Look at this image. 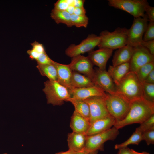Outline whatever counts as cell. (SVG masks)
Wrapping results in <instances>:
<instances>
[{
    "label": "cell",
    "mask_w": 154,
    "mask_h": 154,
    "mask_svg": "<svg viewBox=\"0 0 154 154\" xmlns=\"http://www.w3.org/2000/svg\"><path fill=\"white\" fill-rule=\"evenodd\" d=\"M154 114V103L143 98L131 102L129 110L125 118L116 122L114 126L119 129L131 124H140Z\"/></svg>",
    "instance_id": "6da1fadb"
},
{
    "label": "cell",
    "mask_w": 154,
    "mask_h": 154,
    "mask_svg": "<svg viewBox=\"0 0 154 154\" xmlns=\"http://www.w3.org/2000/svg\"><path fill=\"white\" fill-rule=\"evenodd\" d=\"M104 98L107 110L116 122L123 119L129 110L131 102L117 92L113 94L106 93Z\"/></svg>",
    "instance_id": "7a4b0ae2"
},
{
    "label": "cell",
    "mask_w": 154,
    "mask_h": 154,
    "mask_svg": "<svg viewBox=\"0 0 154 154\" xmlns=\"http://www.w3.org/2000/svg\"><path fill=\"white\" fill-rule=\"evenodd\" d=\"M116 89L131 102L143 98L142 83L134 72L129 71L116 85Z\"/></svg>",
    "instance_id": "3957f363"
},
{
    "label": "cell",
    "mask_w": 154,
    "mask_h": 154,
    "mask_svg": "<svg viewBox=\"0 0 154 154\" xmlns=\"http://www.w3.org/2000/svg\"><path fill=\"white\" fill-rule=\"evenodd\" d=\"M128 29L118 27L111 32L102 31L99 35L100 41L98 46L99 48L117 49L127 44Z\"/></svg>",
    "instance_id": "277c9868"
},
{
    "label": "cell",
    "mask_w": 154,
    "mask_h": 154,
    "mask_svg": "<svg viewBox=\"0 0 154 154\" xmlns=\"http://www.w3.org/2000/svg\"><path fill=\"white\" fill-rule=\"evenodd\" d=\"M43 89L47 103L53 106H61L71 97L69 90L57 81L48 80L44 82Z\"/></svg>",
    "instance_id": "5b68a950"
},
{
    "label": "cell",
    "mask_w": 154,
    "mask_h": 154,
    "mask_svg": "<svg viewBox=\"0 0 154 154\" xmlns=\"http://www.w3.org/2000/svg\"><path fill=\"white\" fill-rule=\"evenodd\" d=\"M119 129L114 126L110 129L90 135H87L84 149L88 152L104 150V144L108 140H114L119 135Z\"/></svg>",
    "instance_id": "8992f818"
},
{
    "label": "cell",
    "mask_w": 154,
    "mask_h": 154,
    "mask_svg": "<svg viewBox=\"0 0 154 154\" xmlns=\"http://www.w3.org/2000/svg\"><path fill=\"white\" fill-rule=\"evenodd\" d=\"M110 7L124 11L133 16L134 18L143 17L145 9L149 5L146 0H108Z\"/></svg>",
    "instance_id": "52a82bcc"
},
{
    "label": "cell",
    "mask_w": 154,
    "mask_h": 154,
    "mask_svg": "<svg viewBox=\"0 0 154 154\" xmlns=\"http://www.w3.org/2000/svg\"><path fill=\"white\" fill-rule=\"evenodd\" d=\"M148 21L145 14L143 17L134 18L131 27L128 29L127 44L133 47L141 45Z\"/></svg>",
    "instance_id": "ba28073f"
},
{
    "label": "cell",
    "mask_w": 154,
    "mask_h": 154,
    "mask_svg": "<svg viewBox=\"0 0 154 154\" xmlns=\"http://www.w3.org/2000/svg\"><path fill=\"white\" fill-rule=\"evenodd\" d=\"M100 41V37L94 34H89L86 38L79 44H71L66 49V55L72 58L93 50L98 46Z\"/></svg>",
    "instance_id": "9c48e42d"
},
{
    "label": "cell",
    "mask_w": 154,
    "mask_h": 154,
    "mask_svg": "<svg viewBox=\"0 0 154 154\" xmlns=\"http://www.w3.org/2000/svg\"><path fill=\"white\" fill-rule=\"evenodd\" d=\"M104 96L94 97L83 100L89 107L90 124L97 119L111 116L105 105Z\"/></svg>",
    "instance_id": "30bf717a"
},
{
    "label": "cell",
    "mask_w": 154,
    "mask_h": 154,
    "mask_svg": "<svg viewBox=\"0 0 154 154\" xmlns=\"http://www.w3.org/2000/svg\"><path fill=\"white\" fill-rule=\"evenodd\" d=\"M152 62H154V56L146 48L141 45L134 47L129 71L135 72L142 66Z\"/></svg>",
    "instance_id": "8fae6325"
},
{
    "label": "cell",
    "mask_w": 154,
    "mask_h": 154,
    "mask_svg": "<svg viewBox=\"0 0 154 154\" xmlns=\"http://www.w3.org/2000/svg\"><path fill=\"white\" fill-rule=\"evenodd\" d=\"M69 65L72 71L83 74L92 80L94 69V65L87 56L80 55L73 57Z\"/></svg>",
    "instance_id": "7c38bea8"
},
{
    "label": "cell",
    "mask_w": 154,
    "mask_h": 154,
    "mask_svg": "<svg viewBox=\"0 0 154 154\" xmlns=\"http://www.w3.org/2000/svg\"><path fill=\"white\" fill-rule=\"evenodd\" d=\"M92 81L94 85L100 88L105 92L113 94L116 92V85L106 70L95 68Z\"/></svg>",
    "instance_id": "4fadbf2b"
},
{
    "label": "cell",
    "mask_w": 154,
    "mask_h": 154,
    "mask_svg": "<svg viewBox=\"0 0 154 154\" xmlns=\"http://www.w3.org/2000/svg\"><path fill=\"white\" fill-rule=\"evenodd\" d=\"M69 90L71 97L82 100L94 97L104 96L106 94L102 89L95 85L82 88L72 87Z\"/></svg>",
    "instance_id": "5bb4252c"
},
{
    "label": "cell",
    "mask_w": 154,
    "mask_h": 154,
    "mask_svg": "<svg viewBox=\"0 0 154 154\" xmlns=\"http://www.w3.org/2000/svg\"><path fill=\"white\" fill-rule=\"evenodd\" d=\"M113 50L107 48H100L88 52L87 56L93 65L97 66L100 70H104Z\"/></svg>",
    "instance_id": "9a60e30c"
},
{
    "label": "cell",
    "mask_w": 154,
    "mask_h": 154,
    "mask_svg": "<svg viewBox=\"0 0 154 154\" xmlns=\"http://www.w3.org/2000/svg\"><path fill=\"white\" fill-rule=\"evenodd\" d=\"M116 122L115 119L111 116L97 119L90 124L86 134L90 135L104 131L111 128Z\"/></svg>",
    "instance_id": "2e32d148"
},
{
    "label": "cell",
    "mask_w": 154,
    "mask_h": 154,
    "mask_svg": "<svg viewBox=\"0 0 154 154\" xmlns=\"http://www.w3.org/2000/svg\"><path fill=\"white\" fill-rule=\"evenodd\" d=\"M87 135L85 133L72 132L68 134L69 149L75 152L84 149Z\"/></svg>",
    "instance_id": "e0dca14e"
},
{
    "label": "cell",
    "mask_w": 154,
    "mask_h": 154,
    "mask_svg": "<svg viewBox=\"0 0 154 154\" xmlns=\"http://www.w3.org/2000/svg\"><path fill=\"white\" fill-rule=\"evenodd\" d=\"M52 64L55 67L58 75L57 82L68 90L71 87L70 79L72 71L69 64H60L52 61Z\"/></svg>",
    "instance_id": "ac0fdd59"
},
{
    "label": "cell",
    "mask_w": 154,
    "mask_h": 154,
    "mask_svg": "<svg viewBox=\"0 0 154 154\" xmlns=\"http://www.w3.org/2000/svg\"><path fill=\"white\" fill-rule=\"evenodd\" d=\"M90 125L89 119L74 111L70 123V126L73 132L86 133Z\"/></svg>",
    "instance_id": "d6986e66"
},
{
    "label": "cell",
    "mask_w": 154,
    "mask_h": 154,
    "mask_svg": "<svg viewBox=\"0 0 154 154\" xmlns=\"http://www.w3.org/2000/svg\"><path fill=\"white\" fill-rule=\"evenodd\" d=\"M133 51V47L127 44L117 49L112 60V66H116L129 62Z\"/></svg>",
    "instance_id": "ffe728a7"
},
{
    "label": "cell",
    "mask_w": 154,
    "mask_h": 154,
    "mask_svg": "<svg viewBox=\"0 0 154 154\" xmlns=\"http://www.w3.org/2000/svg\"><path fill=\"white\" fill-rule=\"evenodd\" d=\"M129 62L116 66L110 65L107 71L116 85L129 72Z\"/></svg>",
    "instance_id": "44dd1931"
},
{
    "label": "cell",
    "mask_w": 154,
    "mask_h": 154,
    "mask_svg": "<svg viewBox=\"0 0 154 154\" xmlns=\"http://www.w3.org/2000/svg\"><path fill=\"white\" fill-rule=\"evenodd\" d=\"M70 83L72 87L76 88H82L94 85L89 78L73 71L72 72Z\"/></svg>",
    "instance_id": "7402d4cb"
},
{
    "label": "cell",
    "mask_w": 154,
    "mask_h": 154,
    "mask_svg": "<svg viewBox=\"0 0 154 154\" xmlns=\"http://www.w3.org/2000/svg\"><path fill=\"white\" fill-rule=\"evenodd\" d=\"M67 102H70L73 105L74 111L90 120L89 107L87 103L83 100L71 97Z\"/></svg>",
    "instance_id": "603a6c76"
},
{
    "label": "cell",
    "mask_w": 154,
    "mask_h": 154,
    "mask_svg": "<svg viewBox=\"0 0 154 154\" xmlns=\"http://www.w3.org/2000/svg\"><path fill=\"white\" fill-rule=\"evenodd\" d=\"M71 15L66 11L58 10L54 9L50 13L51 18L56 23L64 24L68 27L73 26L71 21Z\"/></svg>",
    "instance_id": "cb8c5ba5"
},
{
    "label": "cell",
    "mask_w": 154,
    "mask_h": 154,
    "mask_svg": "<svg viewBox=\"0 0 154 154\" xmlns=\"http://www.w3.org/2000/svg\"><path fill=\"white\" fill-rule=\"evenodd\" d=\"M36 67L42 75L46 76L49 80L57 81V71L52 62V64H37Z\"/></svg>",
    "instance_id": "d4e9b609"
},
{
    "label": "cell",
    "mask_w": 154,
    "mask_h": 154,
    "mask_svg": "<svg viewBox=\"0 0 154 154\" xmlns=\"http://www.w3.org/2000/svg\"><path fill=\"white\" fill-rule=\"evenodd\" d=\"M142 132L136 129L135 132L127 140L122 143L116 145L115 149H119L127 147L128 145L131 144L138 145L142 140Z\"/></svg>",
    "instance_id": "484cf974"
},
{
    "label": "cell",
    "mask_w": 154,
    "mask_h": 154,
    "mask_svg": "<svg viewBox=\"0 0 154 154\" xmlns=\"http://www.w3.org/2000/svg\"><path fill=\"white\" fill-rule=\"evenodd\" d=\"M153 69L154 62H152L142 66L135 73L139 80L142 83L148 74Z\"/></svg>",
    "instance_id": "4316f807"
},
{
    "label": "cell",
    "mask_w": 154,
    "mask_h": 154,
    "mask_svg": "<svg viewBox=\"0 0 154 154\" xmlns=\"http://www.w3.org/2000/svg\"><path fill=\"white\" fill-rule=\"evenodd\" d=\"M143 96L145 100L154 103V84L142 83Z\"/></svg>",
    "instance_id": "83f0119b"
},
{
    "label": "cell",
    "mask_w": 154,
    "mask_h": 154,
    "mask_svg": "<svg viewBox=\"0 0 154 154\" xmlns=\"http://www.w3.org/2000/svg\"><path fill=\"white\" fill-rule=\"evenodd\" d=\"M70 19L73 26L77 27L86 28L88 23L89 19L86 15L80 16L72 14L71 15Z\"/></svg>",
    "instance_id": "f1b7e54d"
},
{
    "label": "cell",
    "mask_w": 154,
    "mask_h": 154,
    "mask_svg": "<svg viewBox=\"0 0 154 154\" xmlns=\"http://www.w3.org/2000/svg\"><path fill=\"white\" fill-rule=\"evenodd\" d=\"M154 128V114L150 118L140 124L136 129L141 132Z\"/></svg>",
    "instance_id": "f546056e"
},
{
    "label": "cell",
    "mask_w": 154,
    "mask_h": 154,
    "mask_svg": "<svg viewBox=\"0 0 154 154\" xmlns=\"http://www.w3.org/2000/svg\"><path fill=\"white\" fill-rule=\"evenodd\" d=\"M143 37V41L154 40V21H149Z\"/></svg>",
    "instance_id": "4dcf8cb0"
},
{
    "label": "cell",
    "mask_w": 154,
    "mask_h": 154,
    "mask_svg": "<svg viewBox=\"0 0 154 154\" xmlns=\"http://www.w3.org/2000/svg\"><path fill=\"white\" fill-rule=\"evenodd\" d=\"M142 140H144L147 145L154 144V128L142 133Z\"/></svg>",
    "instance_id": "1f68e13d"
},
{
    "label": "cell",
    "mask_w": 154,
    "mask_h": 154,
    "mask_svg": "<svg viewBox=\"0 0 154 154\" xmlns=\"http://www.w3.org/2000/svg\"><path fill=\"white\" fill-rule=\"evenodd\" d=\"M70 5L68 0H58L54 4V9L60 11H66Z\"/></svg>",
    "instance_id": "d6a6232c"
},
{
    "label": "cell",
    "mask_w": 154,
    "mask_h": 154,
    "mask_svg": "<svg viewBox=\"0 0 154 154\" xmlns=\"http://www.w3.org/2000/svg\"><path fill=\"white\" fill-rule=\"evenodd\" d=\"M37 64H52L53 60L48 56L46 51L41 54L36 60Z\"/></svg>",
    "instance_id": "836d02e7"
},
{
    "label": "cell",
    "mask_w": 154,
    "mask_h": 154,
    "mask_svg": "<svg viewBox=\"0 0 154 154\" xmlns=\"http://www.w3.org/2000/svg\"><path fill=\"white\" fill-rule=\"evenodd\" d=\"M141 45L147 49L151 54L154 56V40L146 41H143Z\"/></svg>",
    "instance_id": "e575fe53"
},
{
    "label": "cell",
    "mask_w": 154,
    "mask_h": 154,
    "mask_svg": "<svg viewBox=\"0 0 154 154\" xmlns=\"http://www.w3.org/2000/svg\"><path fill=\"white\" fill-rule=\"evenodd\" d=\"M145 12L149 21H154V7L148 5L145 7Z\"/></svg>",
    "instance_id": "d590c367"
},
{
    "label": "cell",
    "mask_w": 154,
    "mask_h": 154,
    "mask_svg": "<svg viewBox=\"0 0 154 154\" xmlns=\"http://www.w3.org/2000/svg\"><path fill=\"white\" fill-rule=\"evenodd\" d=\"M32 49L40 54L45 52L44 48L42 45L37 41H35L31 44Z\"/></svg>",
    "instance_id": "8d00e7d4"
},
{
    "label": "cell",
    "mask_w": 154,
    "mask_h": 154,
    "mask_svg": "<svg viewBox=\"0 0 154 154\" xmlns=\"http://www.w3.org/2000/svg\"><path fill=\"white\" fill-rule=\"evenodd\" d=\"M143 82L154 84V69L148 74Z\"/></svg>",
    "instance_id": "74e56055"
},
{
    "label": "cell",
    "mask_w": 154,
    "mask_h": 154,
    "mask_svg": "<svg viewBox=\"0 0 154 154\" xmlns=\"http://www.w3.org/2000/svg\"><path fill=\"white\" fill-rule=\"evenodd\" d=\"M86 11L84 7H75L73 14L80 15H86Z\"/></svg>",
    "instance_id": "f35d334b"
},
{
    "label": "cell",
    "mask_w": 154,
    "mask_h": 154,
    "mask_svg": "<svg viewBox=\"0 0 154 154\" xmlns=\"http://www.w3.org/2000/svg\"><path fill=\"white\" fill-rule=\"evenodd\" d=\"M117 154H132L131 149L127 147L119 149Z\"/></svg>",
    "instance_id": "ab89813d"
},
{
    "label": "cell",
    "mask_w": 154,
    "mask_h": 154,
    "mask_svg": "<svg viewBox=\"0 0 154 154\" xmlns=\"http://www.w3.org/2000/svg\"><path fill=\"white\" fill-rule=\"evenodd\" d=\"M84 2L83 0H74L73 6L75 7H83Z\"/></svg>",
    "instance_id": "60d3db41"
},
{
    "label": "cell",
    "mask_w": 154,
    "mask_h": 154,
    "mask_svg": "<svg viewBox=\"0 0 154 154\" xmlns=\"http://www.w3.org/2000/svg\"><path fill=\"white\" fill-rule=\"evenodd\" d=\"M75 7L73 5H70L68 7L66 11L70 15L73 14Z\"/></svg>",
    "instance_id": "b9f144b4"
},
{
    "label": "cell",
    "mask_w": 154,
    "mask_h": 154,
    "mask_svg": "<svg viewBox=\"0 0 154 154\" xmlns=\"http://www.w3.org/2000/svg\"><path fill=\"white\" fill-rule=\"evenodd\" d=\"M75 152L68 149L66 151H61L56 153L54 154H74Z\"/></svg>",
    "instance_id": "7bdbcfd3"
},
{
    "label": "cell",
    "mask_w": 154,
    "mask_h": 154,
    "mask_svg": "<svg viewBox=\"0 0 154 154\" xmlns=\"http://www.w3.org/2000/svg\"><path fill=\"white\" fill-rule=\"evenodd\" d=\"M132 154H150L149 153L146 152H139L136 151L133 149H131Z\"/></svg>",
    "instance_id": "ee69618b"
},
{
    "label": "cell",
    "mask_w": 154,
    "mask_h": 154,
    "mask_svg": "<svg viewBox=\"0 0 154 154\" xmlns=\"http://www.w3.org/2000/svg\"><path fill=\"white\" fill-rule=\"evenodd\" d=\"M88 153L89 152L84 149L79 151L75 152L74 154H88Z\"/></svg>",
    "instance_id": "f6af8a7d"
},
{
    "label": "cell",
    "mask_w": 154,
    "mask_h": 154,
    "mask_svg": "<svg viewBox=\"0 0 154 154\" xmlns=\"http://www.w3.org/2000/svg\"><path fill=\"white\" fill-rule=\"evenodd\" d=\"M98 151H95L89 152L88 154H97Z\"/></svg>",
    "instance_id": "bcb514c9"
},
{
    "label": "cell",
    "mask_w": 154,
    "mask_h": 154,
    "mask_svg": "<svg viewBox=\"0 0 154 154\" xmlns=\"http://www.w3.org/2000/svg\"><path fill=\"white\" fill-rule=\"evenodd\" d=\"M3 154H8L7 153H3Z\"/></svg>",
    "instance_id": "7dc6e473"
}]
</instances>
